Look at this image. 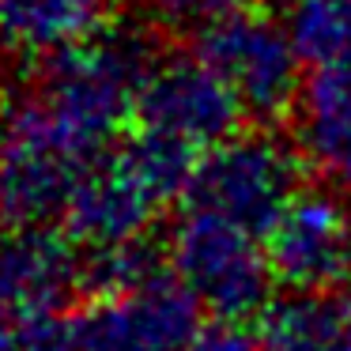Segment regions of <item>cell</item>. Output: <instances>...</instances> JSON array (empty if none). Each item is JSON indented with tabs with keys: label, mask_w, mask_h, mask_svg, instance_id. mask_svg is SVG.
Segmentation results:
<instances>
[{
	"label": "cell",
	"mask_w": 351,
	"mask_h": 351,
	"mask_svg": "<svg viewBox=\"0 0 351 351\" xmlns=\"http://www.w3.org/2000/svg\"><path fill=\"white\" fill-rule=\"evenodd\" d=\"M287 31L310 72L351 76V0H295Z\"/></svg>",
	"instance_id": "14"
},
{
	"label": "cell",
	"mask_w": 351,
	"mask_h": 351,
	"mask_svg": "<svg viewBox=\"0 0 351 351\" xmlns=\"http://www.w3.org/2000/svg\"><path fill=\"white\" fill-rule=\"evenodd\" d=\"M185 351H261V340L245 321H208Z\"/></svg>",
	"instance_id": "17"
},
{
	"label": "cell",
	"mask_w": 351,
	"mask_h": 351,
	"mask_svg": "<svg viewBox=\"0 0 351 351\" xmlns=\"http://www.w3.org/2000/svg\"><path fill=\"white\" fill-rule=\"evenodd\" d=\"M295 152L332 185L351 189V76L306 72L295 102Z\"/></svg>",
	"instance_id": "11"
},
{
	"label": "cell",
	"mask_w": 351,
	"mask_h": 351,
	"mask_svg": "<svg viewBox=\"0 0 351 351\" xmlns=\"http://www.w3.org/2000/svg\"><path fill=\"white\" fill-rule=\"evenodd\" d=\"M12 351H87L80 340L76 317L69 313H38L19 321Z\"/></svg>",
	"instance_id": "15"
},
{
	"label": "cell",
	"mask_w": 351,
	"mask_h": 351,
	"mask_svg": "<svg viewBox=\"0 0 351 351\" xmlns=\"http://www.w3.org/2000/svg\"><path fill=\"white\" fill-rule=\"evenodd\" d=\"M287 295H332L351 283V208L336 193L302 189L265 238Z\"/></svg>",
	"instance_id": "9"
},
{
	"label": "cell",
	"mask_w": 351,
	"mask_h": 351,
	"mask_svg": "<svg viewBox=\"0 0 351 351\" xmlns=\"http://www.w3.org/2000/svg\"><path fill=\"white\" fill-rule=\"evenodd\" d=\"M302 193V155L276 132H238L234 140L212 147L197 162L189 182V208L219 215L265 242L291 200Z\"/></svg>",
	"instance_id": "4"
},
{
	"label": "cell",
	"mask_w": 351,
	"mask_h": 351,
	"mask_svg": "<svg viewBox=\"0 0 351 351\" xmlns=\"http://www.w3.org/2000/svg\"><path fill=\"white\" fill-rule=\"evenodd\" d=\"M261 351H351V302L343 295H280L257 321Z\"/></svg>",
	"instance_id": "12"
},
{
	"label": "cell",
	"mask_w": 351,
	"mask_h": 351,
	"mask_svg": "<svg viewBox=\"0 0 351 351\" xmlns=\"http://www.w3.org/2000/svg\"><path fill=\"white\" fill-rule=\"evenodd\" d=\"M76 328L87 351H185L200 332V302L174 268L155 261L147 272L87 298Z\"/></svg>",
	"instance_id": "6"
},
{
	"label": "cell",
	"mask_w": 351,
	"mask_h": 351,
	"mask_svg": "<svg viewBox=\"0 0 351 351\" xmlns=\"http://www.w3.org/2000/svg\"><path fill=\"white\" fill-rule=\"evenodd\" d=\"M106 0H0V46L61 53L102 31Z\"/></svg>",
	"instance_id": "13"
},
{
	"label": "cell",
	"mask_w": 351,
	"mask_h": 351,
	"mask_svg": "<svg viewBox=\"0 0 351 351\" xmlns=\"http://www.w3.org/2000/svg\"><path fill=\"white\" fill-rule=\"evenodd\" d=\"M159 64L155 46L136 31H106L49 53L38 87L23 95L38 125L84 167L99 162L121 132L136 121V102L152 69Z\"/></svg>",
	"instance_id": "1"
},
{
	"label": "cell",
	"mask_w": 351,
	"mask_h": 351,
	"mask_svg": "<svg viewBox=\"0 0 351 351\" xmlns=\"http://www.w3.org/2000/svg\"><path fill=\"white\" fill-rule=\"evenodd\" d=\"M167 253L174 276L200 310L215 313V321H245L253 313L261 317L272 302L276 276L265 242L204 208L185 204L170 227Z\"/></svg>",
	"instance_id": "3"
},
{
	"label": "cell",
	"mask_w": 351,
	"mask_h": 351,
	"mask_svg": "<svg viewBox=\"0 0 351 351\" xmlns=\"http://www.w3.org/2000/svg\"><path fill=\"white\" fill-rule=\"evenodd\" d=\"M0 280L23 317L61 313L84 280L76 245L53 230H12L0 238Z\"/></svg>",
	"instance_id": "10"
},
{
	"label": "cell",
	"mask_w": 351,
	"mask_h": 351,
	"mask_svg": "<svg viewBox=\"0 0 351 351\" xmlns=\"http://www.w3.org/2000/svg\"><path fill=\"white\" fill-rule=\"evenodd\" d=\"M193 53L230 87L238 106L253 121H280L295 114L302 91V57L287 23L261 8H238L197 31Z\"/></svg>",
	"instance_id": "5"
},
{
	"label": "cell",
	"mask_w": 351,
	"mask_h": 351,
	"mask_svg": "<svg viewBox=\"0 0 351 351\" xmlns=\"http://www.w3.org/2000/svg\"><path fill=\"white\" fill-rule=\"evenodd\" d=\"M291 4H295V0H291Z\"/></svg>",
	"instance_id": "20"
},
{
	"label": "cell",
	"mask_w": 351,
	"mask_h": 351,
	"mask_svg": "<svg viewBox=\"0 0 351 351\" xmlns=\"http://www.w3.org/2000/svg\"><path fill=\"white\" fill-rule=\"evenodd\" d=\"M91 167L42 129L27 99L8 102L0 117V223L8 230H42L49 219H64Z\"/></svg>",
	"instance_id": "7"
},
{
	"label": "cell",
	"mask_w": 351,
	"mask_h": 351,
	"mask_svg": "<svg viewBox=\"0 0 351 351\" xmlns=\"http://www.w3.org/2000/svg\"><path fill=\"white\" fill-rule=\"evenodd\" d=\"M140 4L167 23H197V31L227 12L245 8V0H140Z\"/></svg>",
	"instance_id": "16"
},
{
	"label": "cell",
	"mask_w": 351,
	"mask_h": 351,
	"mask_svg": "<svg viewBox=\"0 0 351 351\" xmlns=\"http://www.w3.org/2000/svg\"><path fill=\"white\" fill-rule=\"evenodd\" d=\"M19 321H27L23 313H19L16 298L8 295V287H4V280H0V351H12V343H16V328Z\"/></svg>",
	"instance_id": "18"
},
{
	"label": "cell",
	"mask_w": 351,
	"mask_h": 351,
	"mask_svg": "<svg viewBox=\"0 0 351 351\" xmlns=\"http://www.w3.org/2000/svg\"><path fill=\"white\" fill-rule=\"evenodd\" d=\"M343 298H348V302H351V283H348V291H343Z\"/></svg>",
	"instance_id": "19"
},
{
	"label": "cell",
	"mask_w": 351,
	"mask_h": 351,
	"mask_svg": "<svg viewBox=\"0 0 351 351\" xmlns=\"http://www.w3.org/2000/svg\"><path fill=\"white\" fill-rule=\"evenodd\" d=\"M245 110L230 87L197 53L159 57L136 102V129L204 159L212 147L238 136Z\"/></svg>",
	"instance_id": "8"
},
{
	"label": "cell",
	"mask_w": 351,
	"mask_h": 351,
	"mask_svg": "<svg viewBox=\"0 0 351 351\" xmlns=\"http://www.w3.org/2000/svg\"><path fill=\"white\" fill-rule=\"evenodd\" d=\"M200 155L155 136L129 132L84 178L64 212V238L91 257L144 245L162 204L189 193Z\"/></svg>",
	"instance_id": "2"
}]
</instances>
